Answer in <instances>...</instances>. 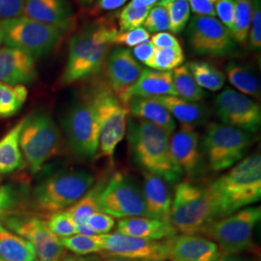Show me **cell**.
Segmentation results:
<instances>
[{
  "instance_id": "obj_1",
  "label": "cell",
  "mask_w": 261,
  "mask_h": 261,
  "mask_svg": "<svg viewBox=\"0 0 261 261\" xmlns=\"http://www.w3.org/2000/svg\"><path fill=\"white\" fill-rule=\"evenodd\" d=\"M117 32L118 28L112 19L102 18L85 24L75 33L69 43L60 84L67 86L100 73Z\"/></svg>"
},
{
  "instance_id": "obj_2",
  "label": "cell",
  "mask_w": 261,
  "mask_h": 261,
  "mask_svg": "<svg viewBox=\"0 0 261 261\" xmlns=\"http://www.w3.org/2000/svg\"><path fill=\"white\" fill-rule=\"evenodd\" d=\"M206 189L217 220L259 201L260 156L252 155L243 159Z\"/></svg>"
},
{
  "instance_id": "obj_3",
  "label": "cell",
  "mask_w": 261,
  "mask_h": 261,
  "mask_svg": "<svg viewBox=\"0 0 261 261\" xmlns=\"http://www.w3.org/2000/svg\"><path fill=\"white\" fill-rule=\"evenodd\" d=\"M126 134L133 161L143 172L158 175L169 184L182 178L183 172L170 153L168 132L150 122L130 117Z\"/></svg>"
},
{
  "instance_id": "obj_4",
  "label": "cell",
  "mask_w": 261,
  "mask_h": 261,
  "mask_svg": "<svg viewBox=\"0 0 261 261\" xmlns=\"http://www.w3.org/2000/svg\"><path fill=\"white\" fill-rule=\"evenodd\" d=\"M216 220L206 188L188 181L176 185L169 222L177 232L182 235L204 234Z\"/></svg>"
},
{
  "instance_id": "obj_5",
  "label": "cell",
  "mask_w": 261,
  "mask_h": 261,
  "mask_svg": "<svg viewBox=\"0 0 261 261\" xmlns=\"http://www.w3.org/2000/svg\"><path fill=\"white\" fill-rule=\"evenodd\" d=\"M65 29L29 19L25 16L0 20V42L38 58L58 47Z\"/></svg>"
},
{
  "instance_id": "obj_6",
  "label": "cell",
  "mask_w": 261,
  "mask_h": 261,
  "mask_svg": "<svg viewBox=\"0 0 261 261\" xmlns=\"http://www.w3.org/2000/svg\"><path fill=\"white\" fill-rule=\"evenodd\" d=\"M88 96L99 124V156L112 161L117 145L126 135L128 107L113 93L107 83L98 84Z\"/></svg>"
},
{
  "instance_id": "obj_7",
  "label": "cell",
  "mask_w": 261,
  "mask_h": 261,
  "mask_svg": "<svg viewBox=\"0 0 261 261\" xmlns=\"http://www.w3.org/2000/svg\"><path fill=\"white\" fill-rule=\"evenodd\" d=\"M252 142V134L248 132L211 122L206 127L200 147L210 169L220 172L243 160Z\"/></svg>"
},
{
  "instance_id": "obj_8",
  "label": "cell",
  "mask_w": 261,
  "mask_h": 261,
  "mask_svg": "<svg viewBox=\"0 0 261 261\" xmlns=\"http://www.w3.org/2000/svg\"><path fill=\"white\" fill-rule=\"evenodd\" d=\"M94 176L85 170L57 172L38 185L33 194L40 211L56 213L72 205L92 188Z\"/></svg>"
},
{
  "instance_id": "obj_9",
  "label": "cell",
  "mask_w": 261,
  "mask_h": 261,
  "mask_svg": "<svg viewBox=\"0 0 261 261\" xmlns=\"http://www.w3.org/2000/svg\"><path fill=\"white\" fill-rule=\"evenodd\" d=\"M60 146V132L46 112H36L24 118L19 136V147L32 173L38 172L53 158Z\"/></svg>"
},
{
  "instance_id": "obj_10",
  "label": "cell",
  "mask_w": 261,
  "mask_h": 261,
  "mask_svg": "<svg viewBox=\"0 0 261 261\" xmlns=\"http://www.w3.org/2000/svg\"><path fill=\"white\" fill-rule=\"evenodd\" d=\"M260 219L259 206L246 207L216 220L203 235L216 243L223 254H238L252 247L253 230Z\"/></svg>"
},
{
  "instance_id": "obj_11",
  "label": "cell",
  "mask_w": 261,
  "mask_h": 261,
  "mask_svg": "<svg viewBox=\"0 0 261 261\" xmlns=\"http://www.w3.org/2000/svg\"><path fill=\"white\" fill-rule=\"evenodd\" d=\"M62 126L69 146L76 156L95 158L99 148V124L88 95L66 111Z\"/></svg>"
},
{
  "instance_id": "obj_12",
  "label": "cell",
  "mask_w": 261,
  "mask_h": 261,
  "mask_svg": "<svg viewBox=\"0 0 261 261\" xmlns=\"http://www.w3.org/2000/svg\"><path fill=\"white\" fill-rule=\"evenodd\" d=\"M99 211L118 219L146 217L142 190L130 175L115 172L103 184Z\"/></svg>"
},
{
  "instance_id": "obj_13",
  "label": "cell",
  "mask_w": 261,
  "mask_h": 261,
  "mask_svg": "<svg viewBox=\"0 0 261 261\" xmlns=\"http://www.w3.org/2000/svg\"><path fill=\"white\" fill-rule=\"evenodd\" d=\"M191 48L199 56L221 57L233 54L236 42L229 29L212 17L194 15L188 27Z\"/></svg>"
},
{
  "instance_id": "obj_14",
  "label": "cell",
  "mask_w": 261,
  "mask_h": 261,
  "mask_svg": "<svg viewBox=\"0 0 261 261\" xmlns=\"http://www.w3.org/2000/svg\"><path fill=\"white\" fill-rule=\"evenodd\" d=\"M3 224L30 243L39 261H61L65 248L58 237L51 233L47 223L39 218L25 215H8L2 219Z\"/></svg>"
},
{
  "instance_id": "obj_15",
  "label": "cell",
  "mask_w": 261,
  "mask_h": 261,
  "mask_svg": "<svg viewBox=\"0 0 261 261\" xmlns=\"http://www.w3.org/2000/svg\"><path fill=\"white\" fill-rule=\"evenodd\" d=\"M215 112L224 125L254 134L261 125L260 106L250 97L226 87L215 99Z\"/></svg>"
},
{
  "instance_id": "obj_16",
  "label": "cell",
  "mask_w": 261,
  "mask_h": 261,
  "mask_svg": "<svg viewBox=\"0 0 261 261\" xmlns=\"http://www.w3.org/2000/svg\"><path fill=\"white\" fill-rule=\"evenodd\" d=\"M100 237L103 241V252L109 257H121L140 261L168 259L166 240H146L117 231L101 234Z\"/></svg>"
},
{
  "instance_id": "obj_17",
  "label": "cell",
  "mask_w": 261,
  "mask_h": 261,
  "mask_svg": "<svg viewBox=\"0 0 261 261\" xmlns=\"http://www.w3.org/2000/svg\"><path fill=\"white\" fill-rule=\"evenodd\" d=\"M169 149L178 168L187 176L197 177L202 173L203 155L199 135L196 129L181 126L169 138Z\"/></svg>"
},
{
  "instance_id": "obj_18",
  "label": "cell",
  "mask_w": 261,
  "mask_h": 261,
  "mask_svg": "<svg viewBox=\"0 0 261 261\" xmlns=\"http://www.w3.org/2000/svg\"><path fill=\"white\" fill-rule=\"evenodd\" d=\"M105 66L107 84L119 99L139 80L143 71L132 50L124 47H117L110 53Z\"/></svg>"
},
{
  "instance_id": "obj_19",
  "label": "cell",
  "mask_w": 261,
  "mask_h": 261,
  "mask_svg": "<svg viewBox=\"0 0 261 261\" xmlns=\"http://www.w3.org/2000/svg\"><path fill=\"white\" fill-rule=\"evenodd\" d=\"M166 243L171 261H216L224 255L216 243L198 235H176Z\"/></svg>"
},
{
  "instance_id": "obj_20",
  "label": "cell",
  "mask_w": 261,
  "mask_h": 261,
  "mask_svg": "<svg viewBox=\"0 0 261 261\" xmlns=\"http://www.w3.org/2000/svg\"><path fill=\"white\" fill-rule=\"evenodd\" d=\"M37 69L35 58L12 47L0 48V83L22 85L35 81Z\"/></svg>"
},
{
  "instance_id": "obj_21",
  "label": "cell",
  "mask_w": 261,
  "mask_h": 261,
  "mask_svg": "<svg viewBox=\"0 0 261 261\" xmlns=\"http://www.w3.org/2000/svg\"><path fill=\"white\" fill-rule=\"evenodd\" d=\"M142 196L145 203L146 217L169 222L172 205V192L169 183L158 175L143 172Z\"/></svg>"
},
{
  "instance_id": "obj_22",
  "label": "cell",
  "mask_w": 261,
  "mask_h": 261,
  "mask_svg": "<svg viewBox=\"0 0 261 261\" xmlns=\"http://www.w3.org/2000/svg\"><path fill=\"white\" fill-rule=\"evenodd\" d=\"M168 95L177 96L171 72L143 69L139 80L130 86L119 100L127 106L133 97L154 98Z\"/></svg>"
},
{
  "instance_id": "obj_23",
  "label": "cell",
  "mask_w": 261,
  "mask_h": 261,
  "mask_svg": "<svg viewBox=\"0 0 261 261\" xmlns=\"http://www.w3.org/2000/svg\"><path fill=\"white\" fill-rule=\"evenodd\" d=\"M23 16L68 30L72 24L73 11L68 0H24Z\"/></svg>"
},
{
  "instance_id": "obj_24",
  "label": "cell",
  "mask_w": 261,
  "mask_h": 261,
  "mask_svg": "<svg viewBox=\"0 0 261 261\" xmlns=\"http://www.w3.org/2000/svg\"><path fill=\"white\" fill-rule=\"evenodd\" d=\"M117 232L146 240H166L177 235L170 223L148 217H132L121 219L116 225Z\"/></svg>"
},
{
  "instance_id": "obj_25",
  "label": "cell",
  "mask_w": 261,
  "mask_h": 261,
  "mask_svg": "<svg viewBox=\"0 0 261 261\" xmlns=\"http://www.w3.org/2000/svg\"><path fill=\"white\" fill-rule=\"evenodd\" d=\"M164 106L171 116L180 122L181 126L196 129L207 122L210 111L204 103L189 102L178 96H159L153 98Z\"/></svg>"
},
{
  "instance_id": "obj_26",
  "label": "cell",
  "mask_w": 261,
  "mask_h": 261,
  "mask_svg": "<svg viewBox=\"0 0 261 261\" xmlns=\"http://www.w3.org/2000/svg\"><path fill=\"white\" fill-rule=\"evenodd\" d=\"M132 117L150 122L169 134L176 129V121L168 110L153 98L133 97L127 103Z\"/></svg>"
},
{
  "instance_id": "obj_27",
  "label": "cell",
  "mask_w": 261,
  "mask_h": 261,
  "mask_svg": "<svg viewBox=\"0 0 261 261\" xmlns=\"http://www.w3.org/2000/svg\"><path fill=\"white\" fill-rule=\"evenodd\" d=\"M0 258L2 261H37L33 246L0 223Z\"/></svg>"
},
{
  "instance_id": "obj_28",
  "label": "cell",
  "mask_w": 261,
  "mask_h": 261,
  "mask_svg": "<svg viewBox=\"0 0 261 261\" xmlns=\"http://www.w3.org/2000/svg\"><path fill=\"white\" fill-rule=\"evenodd\" d=\"M24 118L17 123L0 140V174H9L23 165V158L19 147V136Z\"/></svg>"
},
{
  "instance_id": "obj_29",
  "label": "cell",
  "mask_w": 261,
  "mask_h": 261,
  "mask_svg": "<svg viewBox=\"0 0 261 261\" xmlns=\"http://www.w3.org/2000/svg\"><path fill=\"white\" fill-rule=\"evenodd\" d=\"M225 73L229 83L238 92L254 99H260V82L251 66L230 61L225 66Z\"/></svg>"
},
{
  "instance_id": "obj_30",
  "label": "cell",
  "mask_w": 261,
  "mask_h": 261,
  "mask_svg": "<svg viewBox=\"0 0 261 261\" xmlns=\"http://www.w3.org/2000/svg\"><path fill=\"white\" fill-rule=\"evenodd\" d=\"M199 87L209 91H218L224 87L225 75L215 66L204 61H191L186 64Z\"/></svg>"
},
{
  "instance_id": "obj_31",
  "label": "cell",
  "mask_w": 261,
  "mask_h": 261,
  "mask_svg": "<svg viewBox=\"0 0 261 261\" xmlns=\"http://www.w3.org/2000/svg\"><path fill=\"white\" fill-rule=\"evenodd\" d=\"M171 74L178 97L189 102H199L205 98V91L196 84L186 65L179 66Z\"/></svg>"
},
{
  "instance_id": "obj_32",
  "label": "cell",
  "mask_w": 261,
  "mask_h": 261,
  "mask_svg": "<svg viewBox=\"0 0 261 261\" xmlns=\"http://www.w3.org/2000/svg\"><path fill=\"white\" fill-rule=\"evenodd\" d=\"M28 89L23 85H11L0 83V117L15 115L25 103Z\"/></svg>"
},
{
  "instance_id": "obj_33",
  "label": "cell",
  "mask_w": 261,
  "mask_h": 261,
  "mask_svg": "<svg viewBox=\"0 0 261 261\" xmlns=\"http://www.w3.org/2000/svg\"><path fill=\"white\" fill-rule=\"evenodd\" d=\"M103 187L102 183L92 187L74 205L68 208L67 211L75 221V224H86L91 215L99 212V198Z\"/></svg>"
},
{
  "instance_id": "obj_34",
  "label": "cell",
  "mask_w": 261,
  "mask_h": 261,
  "mask_svg": "<svg viewBox=\"0 0 261 261\" xmlns=\"http://www.w3.org/2000/svg\"><path fill=\"white\" fill-rule=\"evenodd\" d=\"M61 245L77 255L94 254L103 251V244L100 235L75 234L69 237L58 238Z\"/></svg>"
},
{
  "instance_id": "obj_35",
  "label": "cell",
  "mask_w": 261,
  "mask_h": 261,
  "mask_svg": "<svg viewBox=\"0 0 261 261\" xmlns=\"http://www.w3.org/2000/svg\"><path fill=\"white\" fill-rule=\"evenodd\" d=\"M185 61V55L181 46L167 48L155 47L154 54L146 66L152 70L171 72Z\"/></svg>"
},
{
  "instance_id": "obj_36",
  "label": "cell",
  "mask_w": 261,
  "mask_h": 261,
  "mask_svg": "<svg viewBox=\"0 0 261 261\" xmlns=\"http://www.w3.org/2000/svg\"><path fill=\"white\" fill-rule=\"evenodd\" d=\"M252 19V0H235L232 37L238 44H246Z\"/></svg>"
},
{
  "instance_id": "obj_37",
  "label": "cell",
  "mask_w": 261,
  "mask_h": 261,
  "mask_svg": "<svg viewBox=\"0 0 261 261\" xmlns=\"http://www.w3.org/2000/svg\"><path fill=\"white\" fill-rule=\"evenodd\" d=\"M158 5L165 7L169 18L168 30L172 34H179L186 28L191 17V9L188 0H161Z\"/></svg>"
},
{
  "instance_id": "obj_38",
  "label": "cell",
  "mask_w": 261,
  "mask_h": 261,
  "mask_svg": "<svg viewBox=\"0 0 261 261\" xmlns=\"http://www.w3.org/2000/svg\"><path fill=\"white\" fill-rule=\"evenodd\" d=\"M47 225L50 232L58 238L77 234L75 221L68 211H59L54 213L47 221Z\"/></svg>"
},
{
  "instance_id": "obj_39",
  "label": "cell",
  "mask_w": 261,
  "mask_h": 261,
  "mask_svg": "<svg viewBox=\"0 0 261 261\" xmlns=\"http://www.w3.org/2000/svg\"><path fill=\"white\" fill-rule=\"evenodd\" d=\"M151 8H135L128 4L122 10L118 17L119 32L140 28L146 19Z\"/></svg>"
},
{
  "instance_id": "obj_40",
  "label": "cell",
  "mask_w": 261,
  "mask_h": 261,
  "mask_svg": "<svg viewBox=\"0 0 261 261\" xmlns=\"http://www.w3.org/2000/svg\"><path fill=\"white\" fill-rule=\"evenodd\" d=\"M142 25L148 33L166 32L169 28L168 11L165 7L156 4L150 9Z\"/></svg>"
},
{
  "instance_id": "obj_41",
  "label": "cell",
  "mask_w": 261,
  "mask_h": 261,
  "mask_svg": "<svg viewBox=\"0 0 261 261\" xmlns=\"http://www.w3.org/2000/svg\"><path fill=\"white\" fill-rule=\"evenodd\" d=\"M249 46L252 50L261 47V0H252V19L249 30Z\"/></svg>"
},
{
  "instance_id": "obj_42",
  "label": "cell",
  "mask_w": 261,
  "mask_h": 261,
  "mask_svg": "<svg viewBox=\"0 0 261 261\" xmlns=\"http://www.w3.org/2000/svg\"><path fill=\"white\" fill-rule=\"evenodd\" d=\"M149 41V33L142 27H140L125 32H117V34L113 39V45L136 47L142 43Z\"/></svg>"
},
{
  "instance_id": "obj_43",
  "label": "cell",
  "mask_w": 261,
  "mask_h": 261,
  "mask_svg": "<svg viewBox=\"0 0 261 261\" xmlns=\"http://www.w3.org/2000/svg\"><path fill=\"white\" fill-rule=\"evenodd\" d=\"M86 224H88V226L95 233L101 235L110 233L115 225V221L112 216L99 211L91 215L88 218Z\"/></svg>"
},
{
  "instance_id": "obj_44",
  "label": "cell",
  "mask_w": 261,
  "mask_h": 261,
  "mask_svg": "<svg viewBox=\"0 0 261 261\" xmlns=\"http://www.w3.org/2000/svg\"><path fill=\"white\" fill-rule=\"evenodd\" d=\"M215 10L216 16L219 17L220 21L231 32L233 27L235 0H216Z\"/></svg>"
},
{
  "instance_id": "obj_45",
  "label": "cell",
  "mask_w": 261,
  "mask_h": 261,
  "mask_svg": "<svg viewBox=\"0 0 261 261\" xmlns=\"http://www.w3.org/2000/svg\"><path fill=\"white\" fill-rule=\"evenodd\" d=\"M24 0H0V20L23 15Z\"/></svg>"
},
{
  "instance_id": "obj_46",
  "label": "cell",
  "mask_w": 261,
  "mask_h": 261,
  "mask_svg": "<svg viewBox=\"0 0 261 261\" xmlns=\"http://www.w3.org/2000/svg\"><path fill=\"white\" fill-rule=\"evenodd\" d=\"M190 9L196 16L216 17V0H188Z\"/></svg>"
},
{
  "instance_id": "obj_47",
  "label": "cell",
  "mask_w": 261,
  "mask_h": 261,
  "mask_svg": "<svg viewBox=\"0 0 261 261\" xmlns=\"http://www.w3.org/2000/svg\"><path fill=\"white\" fill-rule=\"evenodd\" d=\"M151 44L157 48H167L181 46L177 38L168 32H159L150 36Z\"/></svg>"
},
{
  "instance_id": "obj_48",
  "label": "cell",
  "mask_w": 261,
  "mask_h": 261,
  "mask_svg": "<svg viewBox=\"0 0 261 261\" xmlns=\"http://www.w3.org/2000/svg\"><path fill=\"white\" fill-rule=\"evenodd\" d=\"M17 202V193L13 187H0V214L12 209Z\"/></svg>"
},
{
  "instance_id": "obj_49",
  "label": "cell",
  "mask_w": 261,
  "mask_h": 261,
  "mask_svg": "<svg viewBox=\"0 0 261 261\" xmlns=\"http://www.w3.org/2000/svg\"><path fill=\"white\" fill-rule=\"evenodd\" d=\"M154 49L155 47L149 41L134 47L132 54L138 61H140L141 63L146 65V63L149 61L154 54Z\"/></svg>"
},
{
  "instance_id": "obj_50",
  "label": "cell",
  "mask_w": 261,
  "mask_h": 261,
  "mask_svg": "<svg viewBox=\"0 0 261 261\" xmlns=\"http://www.w3.org/2000/svg\"><path fill=\"white\" fill-rule=\"evenodd\" d=\"M128 0H98L97 8L100 11H112L123 6Z\"/></svg>"
},
{
  "instance_id": "obj_51",
  "label": "cell",
  "mask_w": 261,
  "mask_h": 261,
  "mask_svg": "<svg viewBox=\"0 0 261 261\" xmlns=\"http://www.w3.org/2000/svg\"><path fill=\"white\" fill-rule=\"evenodd\" d=\"M61 261H103L99 255L87 254V255H77V254H67L62 257Z\"/></svg>"
},
{
  "instance_id": "obj_52",
  "label": "cell",
  "mask_w": 261,
  "mask_h": 261,
  "mask_svg": "<svg viewBox=\"0 0 261 261\" xmlns=\"http://www.w3.org/2000/svg\"><path fill=\"white\" fill-rule=\"evenodd\" d=\"M161 0H130V6L135 8H152Z\"/></svg>"
},
{
  "instance_id": "obj_53",
  "label": "cell",
  "mask_w": 261,
  "mask_h": 261,
  "mask_svg": "<svg viewBox=\"0 0 261 261\" xmlns=\"http://www.w3.org/2000/svg\"><path fill=\"white\" fill-rule=\"evenodd\" d=\"M216 261H254L251 258L243 257L237 254H224L221 257H219Z\"/></svg>"
},
{
  "instance_id": "obj_54",
  "label": "cell",
  "mask_w": 261,
  "mask_h": 261,
  "mask_svg": "<svg viewBox=\"0 0 261 261\" xmlns=\"http://www.w3.org/2000/svg\"><path fill=\"white\" fill-rule=\"evenodd\" d=\"M107 261H140L134 260V259H128V258H121V257H111Z\"/></svg>"
},
{
  "instance_id": "obj_55",
  "label": "cell",
  "mask_w": 261,
  "mask_h": 261,
  "mask_svg": "<svg viewBox=\"0 0 261 261\" xmlns=\"http://www.w3.org/2000/svg\"><path fill=\"white\" fill-rule=\"evenodd\" d=\"M81 5L83 6H87V5H90L94 0H76Z\"/></svg>"
},
{
  "instance_id": "obj_56",
  "label": "cell",
  "mask_w": 261,
  "mask_h": 261,
  "mask_svg": "<svg viewBox=\"0 0 261 261\" xmlns=\"http://www.w3.org/2000/svg\"><path fill=\"white\" fill-rule=\"evenodd\" d=\"M0 45H1V42H0Z\"/></svg>"
},
{
  "instance_id": "obj_57",
  "label": "cell",
  "mask_w": 261,
  "mask_h": 261,
  "mask_svg": "<svg viewBox=\"0 0 261 261\" xmlns=\"http://www.w3.org/2000/svg\"><path fill=\"white\" fill-rule=\"evenodd\" d=\"M0 261H2V260H1V258H0Z\"/></svg>"
}]
</instances>
